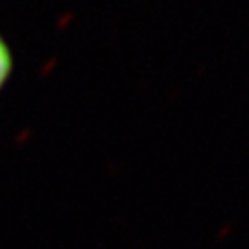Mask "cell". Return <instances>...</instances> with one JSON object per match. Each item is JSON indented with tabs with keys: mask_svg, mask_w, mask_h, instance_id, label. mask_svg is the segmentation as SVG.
Segmentation results:
<instances>
[{
	"mask_svg": "<svg viewBox=\"0 0 249 249\" xmlns=\"http://www.w3.org/2000/svg\"><path fill=\"white\" fill-rule=\"evenodd\" d=\"M13 69H15V57L11 52V46L8 45L6 37L0 34V92L11 80Z\"/></svg>",
	"mask_w": 249,
	"mask_h": 249,
	"instance_id": "obj_1",
	"label": "cell"
}]
</instances>
